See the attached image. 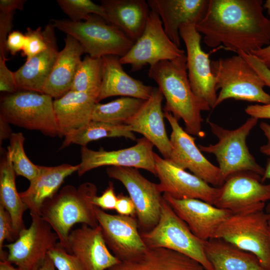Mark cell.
Wrapping results in <instances>:
<instances>
[{"instance_id":"c3c4849f","label":"cell","mask_w":270,"mask_h":270,"mask_svg":"<svg viewBox=\"0 0 270 270\" xmlns=\"http://www.w3.org/2000/svg\"><path fill=\"white\" fill-rule=\"evenodd\" d=\"M260 127L267 140L266 143L260 147V150L262 154L270 156V124L262 122Z\"/></svg>"},{"instance_id":"8d00e7d4","label":"cell","mask_w":270,"mask_h":270,"mask_svg":"<svg viewBox=\"0 0 270 270\" xmlns=\"http://www.w3.org/2000/svg\"><path fill=\"white\" fill-rule=\"evenodd\" d=\"M48 255L58 270H86L78 258L68 252L58 242L48 251Z\"/></svg>"},{"instance_id":"d6a6232c","label":"cell","mask_w":270,"mask_h":270,"mask_svg":"<svg viewBox=\"0 0 270 270\" xmlns=\"http://www.w3.org/2000/svg\"><path fill=\"white\" fill-rule=\"evenodd\" d=\"M144 101L122 97L106 104L98 102L94 108L92 120L124 124L138 112Z\"/></svg>"},{"instance_id":"60d3db41","label":"cell","mask_w":270,"mask_h":270,"mask_svg":"<svg viewBox=\"0 0 270 270\" xmlns=\"http://www.w3.org/2000/svg\"><path fill=\"white\" fill-rule=\"evenodd\" d=\"M13 17L14 12H0V58H6V41L12 27Z\"/></svg>"},{"instance_id":"603a6c76","label":"cell","mask_w":270,"mask_h":270,"mask_svg":"<svg viewBox=\"0 0 270 270\" xmlns=\"http://www.w3.org/2000/svg\"><path fill=\"white\" fill-rule=\"evenodd\" d=\"M54 28L52 22L46 26L43 31L47 43L46 48L26 60L25 63L14 72L18 90L43 93L44 84L59 52Z\"/></svg>"},{"instance_id":"7c38bea8","label":"cell","mask_w":270,"mask_h":270,"mask_svg":"<svg viewBox=\"0 0 270 270\" xmlns=\"http://www.w3.org/2000/svg\"><path fill=\"white\" fill-rule=\"evenodd\" d=\"M31 218L29 228L22 230L14 242L4 246L8 249L6 260L21 270H36L59 240L50 226L40 216Z\"/></svg>"},{"instance_id":"e575fe53","label":"cell","mask_w":270,"mask_h":270,"mask_svg":"<svg viewBox=\"0 0 270 270\" xmlns=\"http://www.w3.org/2000/svg\"><path fill=\"white\" fill-rule=\"evenodd\" d=\"M8 146L11 152V159L16 176L27 178L30 182L40 172L39 166L33 164L26 156L24 144L25 138L22 132H12Z\"/></svg>"},{"instance_id":"f907efd6","label":"cell","mask_w":270,"mask_h":270,"mask_svg":"<svg viewBox=\"0 0 270 270\" xmlns=\"http://www.w3.org/2000/svg\"><path fill=\"white\" fill-rule=\"evenodd\" d=\"M10 124L6 122L2 117L0 116V140L2 142L6 138H10L12 134Z\"/></svg>"},{"instance_id":"7dc6e473","label":"cell","mask_w":270,"mask_h":270,"mask_svg":"<svg viewBox=\"0 0 270 270\" xmlns=\"http://www.w3.org/2000/svg\"><path fill=\"white\" fill-rule=\"evenodd\" d=\"M26 0H0V12H14L16 10H22Z\"/></svg>"},{"instance_id":"2e32d148","label":"cell","mask_w":270,"mask_h":270,"mask_svg":"<svg viewBox=\"0 0 270 270\" xmlns=\"http://www.w3.org/2000/svg\"><path fill=\"white\" fill-rule=\"evenodd\" d=\"M154 144L144 137L128 148L107 151L98 150L82 146L81 162L77 171L79 176L94 168L102 166L128 167L144 169L156 176L153 152Z\"/></svg>"},{"instance_id":"83f0119b","label":"cell","mask_w":270,"mask_h":270,"mask_svg":"<svg viewBox=\"0 0 270 270\" xmlns=\"http://www.w3.org/2000/svg\"><path fill=\"white\" fill-rule=\"evenodd\" d=\"M64 46L59 51L52 70L44 84L43 94L58 98L70 90L77 69L84 53L81 44L66 34Z\"/></svg>"},{"instance_id":"d590c367","label":"cell","mask_w":270,"mask_h":270,"mask_svg":"<svg viewBox=\"0 0 270 270\" xmlns=\"http://www.w3.org/2000/svg\"><path fill=\"white\" fill-rule=\"evenodd\" d=\"M56 2L70 20L83 21L86 20L91 15L95 14L107 22L104 8L90 0H58Z\"/></svg>"},{"instance_id":"836d02e7","label":"cell","mask_w":270,"mask_h":270,"mask_svg":"<svg viewBox=\"0 0 270 270\" xmlns=\"http://www.w3.org/2000/svg\"><path fill=\"white\" fill-rule=\"evenodd\" d=\"M101 81L102 58L86 55L77 69L70 90L100 92Z\"/></svg>"},{"instance_id":"5bb4252c","label":"cell","mask_w":270,"mask_h":270,"mask_svg":"<svg viewBox=\"0 0 270 270\" xmlns=\"http://www.w3.org/2000/svg\"><path fill=\"white\" fill-rule=\"evenodd\" d=\"M270 200V184H264L262 176L251 172H240L226 178L220 186L214 204L233 213L264 210Z\"/></svg>"},{"instance_id":"6da1fadb","label":"cell","mask_w":270,"mask_h":270,"mask_svg":"<svg viewBox=\"0 0 270 270\" xmlns=\"http://www.w3.org/2000/svg\"><path fill=\"white\" fill-rule=\"evenodd\" d=\"M262 4V0H209L196 29L208 47L222 44L236 53L251 54L270 44V19Z\"/></svg>"},{"instance_id":"3957f363","label":"cell","mask_w":270,"mask_h":270,"mask_svg":"<svg viewBox=\"0 0 270 270\" xmlns=\"http://www.w3.org/2000/svg\"><path fill=\"white\" fill-rule=\"evenodd\" d=\"M93 183L85 182L76 187L66 185L43 204L40 216L58 237V243L69 252L68 238L76 224L92 228L98 226L93 199L97 196Z\"/></svg>"},{"instance_id":"9c48e42d","label":"cell","mask_w":270,"mask_h":270,"mask_svg":"<svg viewBox=\"0 0 270 270\" xmlns=\"http://www.w3.org/2000/svg\"><path fill=\"white\" fill-rule=\"evenodd\" d=\"M269 220L264 210L233 213L218 226L212 238L252 254L266 270H270Z\"/></svg>"},{"instance_id":"484cf974","label":"cell","mask_w":270,"mask_h":270,"mask_svg":"<svg viewBox=\"0 0 270 270\" xmlns=\"http://www.w3.org/2000/svg\"><path fill=\"white\" fill-rule=\"evenodd\" d=\"M39 168L38 175L30 181L28 188L19 192L31 216H40V210L44 202L58 192L66 178L78 171V164H64L54 166H39Z\"/></svg>"},{"instance_id":"9a60e30c","label":"cell","mask_w":270,"mask_h":270,"mask_svg":"<svg viewBox=\"0 0 270 270\" xmlns=\"http://www.w3.org/2000/svg\"><path fill=\"white\" fill-rule=\"evenodd\" d=\"M164 113L172 130L170 138L172 150L168 160L182 169H188L209 184L220 186L219 168L206 158L196 146V138L180 126L170 112L164 111Z\"/></svg>"},{"instance_id":"11a10c76","label":"cell","mask_w":270,"mask_h":270,"mask_svg":"<svg viewBox=\"0 0 270 270\" xmlns=\"http://www.w3.org/2000/svg\"><path fill=\"white\" fill-rule=\"evenodd\" d=\"M263 8L267 10L268 14L270 16V0H266L263 5Z\"/></svg>"},{"instance_id":"ba28073f","label":"cell","mask_w":270,"mask_h":270,"mask_svg":"<svg viewBox=\"0 0 270 270\" xmlns=\"http://www.w3.org/2000/svg\"><path fill=\"white\" fill-rule=\"evenodd\" d=\"M52 98L30 91L8 94L1 100L0 116L19 127L38 130L50 136H58Z\"/></svg>"},{"instance_id":"4dcf8cb0","label":"cell","mask_w":270,"mask_h":270,"mask_svg":"<svg viewBox=\"0 0 270 270\" xmlns=\"http://www.w3.org/2000/svg\"><path fill=\"white\" fill-rule=\"evenodd\" d=\"M16 176L11 152L8 147L0 164V204L10 214L18 238L20 231L26 228L23 216L28 209L16 190Z\"/></svg>"},{"instance_id":"ac0fdd59","label":"cell","mask_w":270,"mask_h":270,"mask_svg":"<svg viewBox=\"0 0 270 270\" xmlns=\"http://www.w3.org/2000/svg\"><path fill=\"white\" fill-rule=\"evenodd\" d=\"M94 211L106 244L119 260L132 258L148 250L135 217L109 214L96 206Z\"/></svg>"},{"instance_id":"ee69618b","label":"cell","mask_w":270,"mask_h":270,"mask_svg":"<svg viewBox=\"0 0 270 270\" xmlns=\"http://www.w3.org/2000/svg\"><path fill=\"white\" fill-rule=\"evenodd\" d=\"M26 38L18 30L11 32L8 35L6 41V48L12 55L16 54L18 52L23 50L25 44Z\"/></svg>"},{"instance_id":"7bdbcfd3","label":"cell","mask_w":270,"mask_h":270,"mask_svg":"<svg viewBox=\"0 0 270 270\" xmlns=\"http://www.w3.org/2000/svg\"><path fill=\"white\" fill-rule=\"evenodd\" d=\"M237 54L242 56L260 76L266 86L270 87V69L253 54L244 52H239Z\"/></svg>"},{"instance_id":"f35d334b","label":"cell","mask_w":270,"mask_h":270,"mask_svg":"<svg viewBox=\"0 0 270 270\" xmlns=\"http://www.w3.org/2000/svg\"><path fill=\"white\" fill-rule=\"evenodd\" d=\"M12 220L8 212L0 204V259L6 260L8 253L3 248L5 240L14 242L16 240Z\"/></svg>"},{"instance_id":"f546056e","label":"cell","mask_w":270,"mask_h":270,"mask_svg":"<svg viewBox=\"0 0 270 270\" xmlns=\"http://www.w3.org/2000/svg\"><path fill=\"white\" fill-rule=\"evenodd\" d=\"M204 246L214 270H266L256 256L224 240L212 238Z\"/></svg>"},{"instance_id":"44dd1931","label":"cell","mask_w":270,"mask_h":270,"mask_svg":"<svg viewBox=\"0 0 270 270\" xmlns=\"http://www.w3.org/2000/svg\"><path fill=\"white\" fill-rule=\"evenodd\" d=\"M151 11L160 18L168 38L180 46V27L186 24L196 26L204 18L209 0H148Z\"/></svg>"},{"instance_id":"816d5d0a","label":"cell","mask_w":270,"mask_h":270,"mask_svg":"<svg viewBox=\"0 0 270 270\" xmlns=\"http://www.w3.org/2000/svg\"><path fill=\"white\" fill-rule=\"evenodd\" d=\"M267 179L270 180V156L268 160L266 166L264 168V175L262 178V180L263 182ZM266 212L268 214L269 219H270V203L267 206L266 208Z\"/></svg>"},{"instance_id":"db71d44e","label":"cell","mask_w":270,"mask_h":270,"mask_svg":"<svg viewBox=\"0 0 270 270\" xmlns=\"http://www.w3.org/2000/svg\"><path fill=\"white\" fill-rule=\"evenodd\" d=\"M0 270H21L20 269L15 268L12 264L7 260H0Z\"/></svg>"},{"instance_id":"4316f807","label":"cell","mask_w":270,"mask_h":270,"mask_svg":"<svg viewBox=\"0 0 270 270\" xmlns=\"http://www.w3.org/2000/svg\"><path fill=\"white\" fill-rule=\"evenodd\" d=\"M108 23L134 42L146 28L150 10L144 0H102Z\"/></svg>"},{"instance_id":"cb8c5ba5","label":"cell","mask_w":270,"mask_h":270,"mask_svg":"<svg viewBox=\"0 0 270 270\" xmlns=\"http://www.w3.org/2000/svg\"><path fill=\"white\" fill-rule=\"evenodd\" d=\"M98 94L99 92L70 90L54 101L58 136H65L92 121Z\"/></svg>"},{"instance_id":"b9f144b4","label":"cell","mask_w":270,"mask_h":270,"mask_svg":"<svg viewBox=\"0 0 270 270\" xmlns=\"http://www.w3.org/2000/svg\"><path fill=\"white\" fill-rule=\"evenodd\" d=\"M117 200L114 184L112 182H110L102 194L100 196H96L92 202L94 206L102 210H115Z\"/></svg>"},{"instance_id":"f6af8a7d","label":"cell","mask_w":270,"mask_h":270,"mask_svg":"<svg viewBox=\"0 0 270 270\" xmlns=\"http://www.w3.org/2000/svg\"><path fill=\"white\" fill-rule=\"evenodd\" d=\"M118 200L115 208L117 213L120 215L136 216V209L134 204L130 197L120 193L117 195Z\"/></svg>"},{"instance_id":"74e56055","label":"cell","mask_w":270,"mask_h":270,"mask_svg":"<svg viewBox=\"0 0 270 270\" xmlns=\"http://www.w3.org/2000/svg\"><path fill=\"white\" fill-rule=\"evenodd\" d=\"M26 40L22 55L26 57V60L44 50L47 43L43 30L40 27L33 30L27 28L24 34Z\"/></svg>"},{"instance_id":"f1b7e54d","label":"cell","mask_w":270,"mask_h":270,"mask_svg":"<svg viewBox=\"0 0 270 270\" xmlns=\"http://www.w3.org/2000/svg\"><path fill=\"white\" fill-rule=\"evenodd\" d=\"M106 270H207L194 260L164 248H152Z\"/></svg>"},{"instance_id":"52a82bcc","label":"cell","mask_w":270,"mask_h":270,"mask_svg":"<svg viewBox=\"0 0 270 270\" xmlns=\"http://www.w3.org/2000/svg\"><path fill=\"white\" fill-rule=\"evenodd\" d=\"M140 234L148 248L174 250L194 260L207 270H214L204 252V241L192 234L164 198L158 224L148 231L140 232Z\"/></svg>"},{"instance_id":"d6986e66","label":"cell","mask_w":270,"mask_h":270,"mask_svg":"<svg viewBox=\"0 0 270 270\" xmlns=\"http://www.w3.org/2000/svg\"><path fill=\"white\" fill-rule=\"evenodd\" d=\"M164 199L198 238H213L218 226L233 212L195 198L176 199L164 194Z\"/></svg>"},{"instance_id":"5b68a950","label":"cell","mask_w":270,"mask_h":270,"mask_svg":"<svg viewBox=\"0 0 270 270\" xmlns=\"http://www.w3.org/2000/svg\"><path fill=\"white\" fill-rule=\"evenodd\" d=\"M210 64L217 90H220L216 108L230 98L262 104L270 102V94L264 89L266 86L264 80L240 55L213 60Z\"/></svg>"},{"instance_id":"f5cc1de1","label":"cell","mask_w":270,"mask_h":270,"mask_svg":"<svg viewBox=\"0 0 270 270\" xmlns=\"http://www.w3.org/2000/svg\"><path fill=\"white\" fill-rule=\"evenodd\" d=\"M36 270H56V267L48 255L42 264Z\"/></svg>"},{"instance_id":"8fae6325","label":"cell","mask_w":270,"mask_h":270,"mask_svg":"<svg viewBox=\"0 0 270 270\" xmlns=\"http://www.w3.org/2000/svg\"><path fill=\"white\" fill-rule=\"evenodd\" d=\"M106 174L126 189L136 206L141 232L154 228L159 221L164 201L158 184L146 179L136 168L110 166L106 168Z\"/></svg>"},{"instance_id":"4fadbf2b","label":"cell","mask_w":270,"mask_h":270,"mask_svg":"<svg viewBox=\"0 0 270 270\" xmlns=\"http://www.w3.org/2000/svg\"><path fill=\"white\" fill-rule=\"evenodd\" d=\"M185 54L167 36L159 16L150 10L144 31L133 46L120 58L122 64L131 66L132 70H141L160 62L172 60Z\"/></svg>"},{"instance_id":"ffe728a7","label":"cell","mask_w":270,"mask_h":270,"mask_svg":"<svg viewBox=\"0 0 270 270\" xmlns=\"http://www.w3.org/2000/svg\"><path fill=\"white\" fill-rule=\"evenodd\" d=\"M68 244L69 253L78 257L86 270H106L120 262L110 251L99 225L82 224L70 231Z\"/></svg>"},{"instance_id":"9f6ffc18","label":"cell","mask_w":270,"mask_h":270,"mask_svg":"<svg viewBox=\"0 0 270 270\" xmlns=\"http://www.w3.org/2000/svg\"><path fill=\"white\" fill-rule=\"evenodd\" d=\"M268 230H269V234L270 236V219L268 220Z\"/></svg>"},{"instance_id":"bcb514c9","label":"cell","mask_w":270,"mask_h":270,"mask_svg":"<svg viewBox=\"0 0 270 270\" xmlns=\"http://www.w3.org/2000/svg\"><path fill=\"white\" fill-rule=\"evenodd\" d=\"M245 112L257 119H270V102L268 104H255L247 106Z\"/></svg>"},{"instance_id":"7402d4cb","label":"cell","mask_w":270,"mask_h":270,"mask_svg":"<svg viewBox=\"0 0 270 270\" xmlns=\"http://www.w3.org/2000/svg\"><path fill=\"white\" fill-rule=\"evenodd\" d=\"M163 94L158 88H154L151 96L145 100L138 112L124 124L132 132L142 134L163 156L168 160L172 146L165 128L162 102Z\"/></svg>"},{"instance_id":"d4e9b609","label":"cell","mask_w":270,"mask_h":270,"mask_svg":"<svg viewBox=\"0 0 270 270\" xmlns=\"http://www.w3.org/2000/svg\"><path fill=\"white\" fill-rule=\"evenodd\" d=\"M120 57L102 58V81L98 102L113 96L132 97L144 100L152 96L154 88L144 84L125 72Z\"/></svg>"},{"instance_id":"8992f818","label":"cell","mask_w":270,"mask_h":270,"mask_svg":"<svg viewBox=\"0 0 270 270\" xmlns=\"http://www.w3.org/2000/svg\"><path fill=\"white\" fill-rule=\"evenodd\" d=\"M55 28L74 38L92 58L112 55L120 58L131 48L134 42L102 18L91 15L86 20H52Z\"/></svg>"},{"instance_id":"e0dca14e","label":"cell","mask_w":270,"mask_h":270,"mask_svg":"<svg viewBox=\"0 0 270 270\" xmlns=\"http://www.w3.org/2000/svg\"><path fill=\"white\" fill-rule=\"evenodd\" d=\"M154 158L156 176L160 180L158 188L161 192L176 199L195 198L214 204L220 187L211 186L155 152Z\"/></svg>"},{"instance_id":"1f68e13d","label":"cell","mask_w":270,"mask_h":270,"mask_svg":"<svg viewBox=\"0 0 270 270\" xmlns=\"http://www.w3.org/2000/svg\"><path fill=\"white\" fill-rule=\"evenodd\" d=\"M114 137L136 140L135 135L128 124L92 120L82 128L65 136L61 148L72 144L86 146L92 141Z\"/></svg>"},{"instance_id":"681fc988","label":"cell","mask_w":270,"mask_h":270,"mask_svg":"<svg viewBox=\"0 0 270 270\" xmlns=\"http://www.w3.org/2000/svg\"><path fill=\"white\" fill-rule=\"evenodd\" d=\"M250 54L257 57L265 66L270 69V44Z\"/></svg>"},{"instance_id":"277c9868","label":"cell","mask_w":270,"mask_h":270,"mask_svg":"<svg viewBox=\"0 0 270 270\" xmlns=\"http://www.w3.org/2000/svg\"><path fill=\"white\" fill-rule=\"evenodd\" d=\"M258 120L250 116L242 126L232 130L208 120L211 132L218 141L206 146L199 145L198 148L201 152L216 156L222 185L229 176L240 172H251L262 178L264 175V168L256 162L246 144V138Z\"/></svg>"},{"instance_id":"30bf717a","label":"cell","mask_w":270,"mask_h":270,"mask_svg":"<svg viewBox=\"0 0 270 270\" xmlns=\"http://www.w3.org/2000/svg\"><path fill=\"white\" fill-rule=\"evenodd\" d=\"M180 35L186 49V67L190 84L203 110L216 108V80L211 68L209 54L202 48V35L196 26L186 24L180 27Z\"/></svg>"},{"instance_id":"7a4b0ae2","label":"cell","mask_w":270,"mask_h":270,"mask_svg":"<svg viewBox=\"0 0 270 270\" xmlns=\"http://www.w3.org/2000/svg\"><path fill=\"white\" fill-rule=\"evenodd\" d=\"M148 75L156 82L166 99L164 111L170 112L178 120H182L190 134L204 136L202 128L203 109L190 84L186 55L150 66Z\"/></svg>"},{"instance_id":"ab89813d","label":"cell","mask_w":270,"mask_h":270,"mask_svg":"<svg viewBox=\"0 0 270 270\" xmlns=\"http://www.w3.org/2000/svg\"><path fill=\"white\" fill-rule=\"evenodd\" d=\"M6 58H0V90L8 94L18 92L14 72H12L6 65Z\"/></svg>"}]
</instances>
